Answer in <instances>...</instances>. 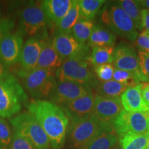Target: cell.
I'll return each instance as SVG.
<instances>
[{
  "label": "cell",
  "instance_id": "6da1fadb",
  "mask_svg": "<svg viewBox=\"0 0 149 149\" xmlns=\"http://www.w3.org/2000/svg\"><path fill=\"white\" fill-rule=\"evenodd\" d=\"M28 109L46 133L51 148L63 149L69 118L62 108L48 100H33L28 104Z\"/></svg>",
  "mask_w": 149,
  "mask_h": 149
},
{
  "label": "cell",
  "instance_id": "7a4b0ae2",
  "mask_svg": "<svg viewBox=\"0 0 149 149\" xmlns=\"http://www.w3.org/2000/svg\"><path fill=\"white\" fill-rule=\"evenodd\" d=\"M28 97L15 76L8 74L0 81V117L10 118L21 111Z\"/></svg>",
  "mask_w": 149,
  "mask_h": 149
},
{
  "label": "cell",
  "instance_id": "3957f363",
  "mask_svg": "<svg viewBox=\"0 0 149 149\" xmlns=\"http://www.w3.org/2000/svg\"><path fill=\"white\" fill-rule=\"evenodd\" d=\"M109 125H105L94 115L84 120L69 121L66 141L69 149H81L96 138Z\"/></svg>",
  "mask_w": 149,
  "mask_h": 149
},
{
  "label": "cell",
  "instance_id": "277c9868",
  "mask_svg": "<svg viewBox=\"0 0 149 149\" xmlns=\"http://www.w3.org/2000/svg\"><path fill=\"white\" fill-rule=\"evenodd\" d=\"M25 88L34 100H49L57 80L54 70L36 68L32 71L19 72Z\"/></svg>",
  "mask_w": 149,
  "mask_h": 149
},
{
  "label": "cell",
  "instance_id": "5b68a950",
  "mask_svg": "<svg viewBox=\"0 0 149 149\" xmlns=\"http://www.w3.org/2000/svg\"><path fill=\"white\" fill-rule=\"evenodd\" d=\"M19 31L22 35L37 37L41 40L48 38L47 26L49 25L41 3L33 1L28 3L19 13Z\"/></svg>",
  "mask_w": 149,
  "mask_h": 149
},
{
  "label": "cell",
  "instance_id": "8992f818",
  "mask_svg": "<svg viewBox=\"0 0 149 149\" xmlns=\"http://www.w3.org/2000/svg\"><path fill=\"white\" fill-rule=\"evenodd\" d=\"M14 132L29 139L36 149H51L50 141L36 119L29 113H24L12 118Z\"/></svg>",
  "mask_w": 149,
  "mask_h": 149
},
{
  "label": "cell",
  "instance_id": "52a82bcc",
  "mask_svg": "<svg viewBox=\"0 0 149 149\" xmlns=\"http://www.w3.org/2000/svg\"><path fill=\"white\" fill-rule=\"evenodd\" d=\"M57 81H74L89 86L96 87L98 81L89 68L87 60L80 59H68L55 70Z\"/></svg>",
  "mask_w": 149,
  "mask_h": 149
},
{
  "label": "cell",
  "instance_id": "ba28073f",
  "mask_svg": "<svg viewBox=\"0 0 149 149\" xmlns=\"http://www.w3.org/2000/svg\"><path fill=\"white\" fill-rule=\"evenodd\" d=\"M102 20L113 32L126 40L134 42L138 37L133 20L117 3L104 9L102 13Z\"/></svg>",
  "mask_w": 149,
  "mask_h": 149
},
{
  "label": "cell",
  "instance_id": "9c48e42d",
  "mask_svg": "<svg viewBox=\"0 0 149 149\" xmlns=\"http://www.w3.org/2000/svg\"><path fill=\"white\" fill-rule=\"evenodd\" d=\"M52 43L63 60L68 59L87 60L90 55L89 46L76 40L71 32H57L52 39Z\"/></svg>",
  "mask_w": 149,
  "mask_h": 149
},
{
  "label": "cell",
  "instance_id": "30bf717a",
  "mask_svg": "<svg viewBox=\"0 0 149 149\" xmlns=\"http://www.w3.org/2000/svg\"><path fill=\"white\" fill-rule=\"evenodd\" d=\"M113 127L119 136L128 132L145 134L149 132V111L128 112L125 110L115 119Z\"/></svg>",
  "mask_w": 149,
  "mask_h": 149
},
{
  "label": "cell",
  "instance_id": "8fae6325",
  "mask_svg": "<svg viewBox=\"0 0 149 149\" xmlns=\"http://www.w3.org/2000/svg\"><path fill=\"white\" fill-rule=\"evenodd\" d=\"M92 93L91 87L88 85L74 81H57V86L48 101L61 107L80 97Z\"/></svg>",
  "mask_w": 149,
  "mask_h": 149
},
{
  "label": "cell",
  "instance_id": "7c38bea8",
  "mask_svg": "<svg viewBox=\"0 0 149 149\" xmlns=\"http://www.w3.org/2000/svg\"><path fill=\"white\" fill-rule=\"evenodd\" d=\"M124 111L120 98L107 97L96 94L93 115L105 125H113V121Z\"/></svg>",
  "mask_w": 149,
  "mask_h": 149
},
{
  "label": "cell",
  "instance_id": "4fadbf2b",
  "mask_svg": "<svg viewBox=\"0 0 149 149\" xmlns=\"http://www.w3.org/2000/svg\"><path fill=\"white\" fill-rule=\"evenodd\" d=\"M23 46V37L19 31L6 35L0 42V60L7 68L19 62Z\"/></svg>",
  "mask_w": 149,
  "mask_h": 149
},
{
  "label": "cell",
  "instance_id": "5bb4252c",
  "mask_svg": "<svg viewBox=\"0 0 149 149\" xmlns=\"http://www.w3.org/2000/svg\"><path fill=\"white\" fill-rule=\"evenodd\" d=\"M94 93H89L81 96L69 103L61 106L69 121L84 120L92 116L94 109Z\"/></svg>",
  "mask_w": 149,
  "mask_h": 149
},
{
  "label": "cell",
  "instance_id": "9a60e30c",
  "mask_svg": "<svg viewBox=\"0 0 149 149\" xmlns=\"http://www.w3.org/2000/svg\"><path fill=\"white\" fill-rule=\"evenodd\" d=\"M113 63L115 68L139 74L138 55L129 44H120L116 46Z\"/></svg>",
  "mask_w": 149,
  "mask_h": 149
},
{
  "label": "cell",
  "instance_id": "2e32d148",
  "mask_svg": "<svg viewBox=\"0 0 149 149\" xmlns=\"http://www.w3.org/2000/svg\"><path fill=\"white\" fill-rule=\"evenodd\" d=\"M44 41L37 37H30L24 44L19 63L24 71H32L37 68Z\"/></svg>",
  "mask_w": 149,
  "mask_h": 149
},
{
  "label": "cell",
  "instance_id": "e0dca14e",
  "mask_svg": "<svg viewBox=\"0 0 149 149\" xmlns=\"http://www.w3.org/2000/svg\"><path fill=\"white\" fill-rule=\"evenodd\" d=\"M143 83L128 87L121 95L120 100L124 110L128 112H144L149 111V108L144 103L141 90Z\"/></svg>",
  "mask_w": 149,
  "mask_h": 149
},
{
  "label": "cell",
  "instance_id": "ac0fdd59",
  "mask_svg": "<svg viewBox=\"0 0 149 149\" xmlns=\"http://www.w3.org/2000/svg\"><path fill=\"white\" fill-rule=\"evenodd\" d=\"M72 0H45L41 2L48 24H57L67 14L71 6Z\"/></svg>",
  "mask_w": 149,
  "mask_h": 149
},
{
  "label": "cell",
  "instance_id": "d6986e66",
  "mask_svg": "<svg viewBox=\"0 0 149 149\" xmlns=\"http://www.w3.org/2000/svg\"><path fill=\"white\" fill-rule=\"evenodd\" d=\"M63 61V59L54 48L52 40L49 38L45 40L39 58L37 68L55 70L61 66Z\"/></svg>",
  "mask_w": 149,
  "mask_h": 149
},
{
  "label": "cell",
  "instance_id": "ffe728a7",
  "mask_svg": "<svg viewBox=\"0 0 149 149\" xmlns=\"http://www.w3.org/2000/svg\"><path fill=\"white\" fill-rule=\"evenodd\" d=\"M118 136L113 125H109L96 138L81 149H113L119 142Z\"/></svg>",
  "mask_w": 149,
  "mask_h": 149
},
{
  "label": "cell",
  "instance_id": "44dd1931",
  "mask_svg": "<svg viewBox=\"0 0 149 149\" xmlns=\"http://www.w3.org/2000/svg\"><path fill=\"white\" fill-rule=\"evenodd\" d=\"M115 41L116 37L113 33L101 26H95L88 45L92 48L114 46Z\"/></svg>",
  "mask_w": 149,
  "mask_h": 149
},
{
  "label": "cell",
  "instance_id": "7402d4cb",
  "mask_svg": "<svg viewBox=\"0 0 149 149\" xmlns=\"http://www.w3.org/2000/svg\"><path fill=\"white\" fill-rule=\"evenodd\" d=\"M114 50V46L93 48L87 61L94 67L111 64L113 62Z\"/></svg>",
  "mask_w": 149,
  "mask_h": 149
},
{
  "label": "cell",
  "instance_id": "603a6c76",
  "mask_svg": "<svg viewBox=\"0 0 149 149\" xmlns=\"http://www.w3.org/2000/svg\"><path fill=\"white\" fill-rule=\"evenodd\" d=\"M149 132L137 134L128 132L119 136V143L122 149H146Z\"/></svg>",
  "mask_w": 149,
  "mask_h": 149
},
{
  "label": "cell",
  "instance_id": "cb8c5ba5",
  "mask_svg": "<svg viewBox=\"0 0 149 149\" xmlns=\"http://www.w3.org/2000/svg\"><path fill=\"white\" fill-rule=\"evenodd\" d=\"M79 1L72 0L71 6L67 14L57 24V33L71 32L74 24L79 19Z\"/></svg>",
  "mask_w": 149,
  "mask_h": 149
},
{
  "label": "cell",
  "instance_id": "d4e9b609",
  "mask_svg": "<svg viewBox=\"0 0 149 149\" xmlns=\"http://www.w3.org/2000/svg\"><path fill=\"white\" fill-rule=\"evenodd\" d=\"M95 88L97 95H100L107 97L120 98L121 95L128 87L113 79L105 82H98Z\"/></svg>",
  "mask_w": 149,
  "mask_h": 149
},
{
  "label": "cell",
  "instance_id": "484cf974",
  "mask_svg": "<svg viewBox=\"0 0 149 149\" xmlns=\"http://www.w3.org/2000/svg\"><path fill=\"white\" fill-rule=\"evenodd\" d=\"M117 3L120 6V8L127 14V15L133 20L137 30L142 31L141 15V9L137 3V1L122 0V1H118Z\"/></svg>",
  "mask_w": 149,
  "mask_h": 149
},
{
  "label": "cell",
  "instance_id": "4316f807",
  "mask_svg": "<svg viewBox=\"0 0 149 149\" xmlns=\"http://www.w3.org/2000/svg\"><path fill=\"white\" fill-rule=\"evenodd\" d=\"M105 3L104 0H80L79 1L80 18L92 20L95 17Z\"/></svg>",
  "mask_w": 149,
  "mask_h": 149
},
{
  "label": "cell",
  "instance_id": "83f0119b",
  "mask_svg": "<svg viewBox=\"0 0 149 149\" xmlns=\"http://www.w3.org/2000/svg\"><path fill=\"white\" fill-rule=\"evenodd\" d=\"M95 25L92 20L79 18L72 28L71 33L77 40L82 44H86L90 38Z\"/></svg>",
  "mask_w": 149,
  "mask_h": 149
},
{
  "label": "cell",
  "instance_id": "f1b7e54d",
  "mask_svg": "<svg viewBox=\"0 0 149 149\" xmlns=\"http://www.w3.org/2000/svg\"><path fill=\"white\" fill-rule=\"evenodd\" d=\"M113 79L117 82L127 86L128 87L133 86L141 82L139 73L126 71L118 68L115 69Z\"/></svg>",
  "mask_w": 149,
  "mask_h": 149
},
{
  "label": "cell",
  "instance_id": "f546056e",
  "mask_svg": "<svg viewBox=\"0 0 149 149\" xmlns=\"http://www.w3.org/2000/svg\"><path fill=\"white\" fill-rule=\"evenodd\" d=\"M139 77L141 82L149 83V54L146 52L139 51Z\"/></svg>",
  "mask_w": 149,
  "mask_h": 149
},
{
  "label": "cell",
  "instance_id": "4dcf8cb0",
  "mask_svg": "<svg viewBox=\"0 0 149 149\" xmlns=\"http://www.w3.org/2000/svg\"><path fill=\"white\" fill-rule=\"evenodd\" d=\"M115 69V66L111 64H104L94 67L96 77L101 82H105V81H109L112 80Z\"/></svg>",
  "mask_w": 149,
  "mask_h": 149
},
{
  "label": "cell",
  "instance_id": "1f68e13d",
  "mask_svg": "<svg viewBox=\"0 0 149 149\" xmlns=\"http://www.w3.org/2000/svg\"><path fill=\"white\" fill-rule=\"evenodd\" d=\"M10 149H36L29 139L14 132L10 145Z\"/></svg>",
  "mask_w": 149,
  "mask_h": 149
},
{
  "label": "cell",
  "instance_id": "d6a6232c",
  "mask_svg": "<svg viewBox=\"0 0 149 149\" xmlns=\"http://www.w3.org/2000/svg\"><path fill=\"white\" fill-rule=\"evenodd\" d=\"M12 134L8 123L0 117V147H7L10 144Z\"/></svg>",
  "mask_w": 149,
  "mask_h": 149
},
{
  "label": "cell",
  "instance_id": "836d02e7",
  "mask_svg": "<svg viewBox=\"0 0 149 149\" xmlns=\"http://www.w3.org/2000/svg\"><path fill=\"white\" fill-rule=\"evenodd\" d=\"M136 44L139 48V51L149 54V32L143 31L136 39Z\"/></svg>",
  "mask_w": 149,
  "mask_h": 149
},
{
  "label": "cell",
  "instance_id": "e575fe53",
  "mask_svg": "<svg viewBox=\"0 0 149 149\" xmlns=\"http://www.w3.org/2000/svg\"><path fill=\"white\" fill-rule=\"evenodd\" d=\"M15 23L10 19H0V42L6 35L10 33L14 29Z\"/></svg>",
  "mask_w": 149,
  "mask_h": 149
},
{
  "label": "cell",
  "instance_id": "d590c367",
  "mask_svg": "<svg viewBox=\"0 0 149 149\" xmlns=\"http://www.w3.org/2000/svg\"><path fill=\"white\" fill-rule=\"evenodd\" d=\"M141 15L142 30L144 29L145 31L149 32V10L141 9Z\"/></svg>",
  "mask_w": 149,
  "mask_h": 149
},
{
  "label": "cell",
  "instance_id": "8d00e7d4",
  "mask_svg": "<svg viewBox=\"0 0 149 149\" xmlns=\"http://www.w3.org/2000/svg\"><path fill=\"white\" fill-rule=\"evenodd\" d=\"M141 93L144 103L149 108V83H143Z\"/></svg>",
  "mask_w": 149,
  "mask_h": 149
},
{
  "label": "cell",
  "instance_id": "74e56055",
  "mask_svg": "<svg viewBox=\"0 0 149 149\" xmlns=\"http://www.w3.org/2000/svg\"><path fill=\"white\" fill-rule=\"evenodd\" d=\"M8 68H7L0 60V81L3 80L8 75Z\"/></svg>",
  "mask_w": 149,
  "mask_h": 149
},
{
  "label": "cell",
  "instance_id": "f35d334b",
  "mask_svg": "<svg viewBox=\"0 0 149 149\" xmlns=\"http://www.w3.org/2000/svg\"><path fill=\"white\" fill-rule=\"evenodd\" d=\"M137 3L141 8L149 10V0H141V1H137Z\"/></svg>",
  "mask_w": 149,
  "mask_h": 149
},
{
  "label": "cell",
  "instance_id": "ab89813d",
  "mask_svg": "<svg viewBox=\"0 0 149 149\" xmlns=\"http://www.w3.org/2000/svg\"><path fill=\"white\" fill-rule=\"evenodd\" d=\"M113 149H122V147L120 146V143H117V144L115 145V146L113 147Z\"/></svg>",
  "mask_w": 149,
  "mask_h": 149
},
{
  "label": "cell",
  "instance_id": "60d3db41",
  "mask_svg": "<svg viewBox=\"0 0 149 149\" xmlns=\"http://www.w3.org/2000/svg\"><path fill=\"white\" fill-rule=\"evenodd\" d=\"M146 149H149V135H148V141H147V144H146Z\"/></svg>",
  "mask_w": 149,
  "mask_h": 149
},
{
  "label": "cell",
  "instance_id": "b9f144b4",
  "mask_svg": "<svg viewBox=\"0 0 149 149\" xmlns=\"http://www.w3.org/2000/svg\"><path fill=\"white\" fill-rule=\"evenodd\" d=\"M0 149H8L7 147H0Z\"/></svg>",
  "mask_w": 149,
  "mask_h": 149
},
{
  "label": "cell",
  "instance_id": "7bdbcfd3",
  "mask_svg": "<svg viewBox=\"0 0 149 149\" xmlns=\"http://www.w3.org/2000/svg\"><path fill=\"white\" fill-rule=\"evenodd\" d=\"M0 16H1V10H0Z\"/></svg>",
  "mask_w": 149,
  "mask_h": 149
}]
</instances>
